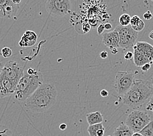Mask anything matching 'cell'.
Returning a JSON list of instances; mask_svg holds the SVG:
<instances>
[{
  "label": "cell",
  "mask_w": 153,
  "mask_h": 136,
  "mask_svg": "<svg viewBox=\"0 0 153 136\" xmlns=\"http://www.w3.org/2000/svg\"><path fill=\"white\" fill-rule=\"evenodd\" d=\"M58 91L53 83H43L26 100L24 107L33 113L49 110L56 102Z\"/></svg>",
  "instance_id": "cell-1"
},
{
  "label": "cell",
  "mask_w": 153,
  "mask_h": 136,
  "mask_svg": "<svg viewBox=\"0 0 153 136\" xmlns=\"http://www.w3.org/2000/svg\"><path fill=\"white\" fill-rule=\"evenodd\" d=\"M104 30H105V28H104V24H101L98 27V29H97V33H98L99 36H100L101 34L103 33Z\"/></svg>",
  "instance_id": "cell-27"
},
{
  "label": "cell",
  "mask_w": 153,
  "mask_h": 136,
  "mask_svg": "<svg viewBox=\"0 0 153 136\" xmlns=\"http://www.w3.org/2000/svg\"><path fill=\"white\" fill-rule=\"evenodd\" d=\"M133 49H134V52H133L134 62L137 67L141 68L143 65H144L145 64H147V63H149L148 61L146 60V58L141 54V52L137 49L136 47H135V45L133 47Z\"/></svg>",
  "instance_id": "cell-17"
},
{
  "label": "cell",
  "mask_w": 153,
  "mask_h": 136,
  "mask_svg": "<svg viewBox=\"0 0 153 136\" xmlns=\"http://www.w3.org/2000/svg\"><path fill=\"white\" fill-rule=\"evenodd\" d=\"M102 42L110 51L119 48V36L117 31L114 29L112 31L103 33Z\"/></svg>",
  "instance_id": "cell-11"
},
{
  "label": "cell",
  "mask_w": 153,
  "mask_h": 136,
  "mask_svg": "<svg viewBox=\"0 0 153 136\" xmlns=\"http://www.w3.org/2000/svg\"><path fill=\"white\" fill-rule=\"evenodd\" d=\"M108 95H109L108 91L105 89H103L100 91V96L103 97H106L108 96Z\"/></svg>",
  "instance_id": "cell-28"
},
{
  "label": "cell",
  "mask_w": 153,
  "mask_h": 136,
  "mask_svg": "<svg viewBox=\"0 0 153 136\" xmlns=\"http://www.w3.org/2000/svg\"><path fill=\"white\" fill-rule=\"evenodd\" d=\"M143 19L145 20H151L152 17L153 15L152 13L150 11V10H147V12H145L143 15Z\"/></svg>",
  "instance_id": "cell-23"
},
{
  "label": "cell",
  "mask_w": 153,
  "mask_h": 136,
  "mask_svg": "<svg viewBox=\"0 0 153 136\" xmlns=\"http://www.w3.org/2000/svg\"><path fill=\"white\" fill-rule=\"evenodd\" d=\"M100 56L102 59H105V58H107V56H108V53H107V51H103L100 52Z\"/></svg>",
  "instance_id": "cell-30"
},
{
  "label": "cell",
  "mask_w": 153,
  "mask_h": 136,
  "mask_svg": "<svg viewBox=\"0 0 153 136\" xmlns=\"http://www.w3.org/2000/svg\"><path fill=\"white\" fill-rule=\"evenodd\" d=\"M24 67L19 62L15 60H9L2 66L1 72L18 84L19 80L24 74Z\"/></svg>",
  "instance_id": "cell-8"
},
{
  "label": "cell",
  "mask_w": 153,
  "mask_h": 136,
  "mask_svg": "<svg viewBox=\"0 0 153 136\" xmlns=\"http://www.w3.org/2000/svg\"><path fill=\"white\" fill-rule=\"evenodd\" d=\"M152 15H153V14H152Z\"/></svg>",
  "instance_id": "cell-42"
},
{
  "label": "cell",
  "mask_w": 153,
  "mask_h": 136,
  "mask_svg": "<svg viewBox=\"0 0 153 136\" xmlns=\"http://www.w3.org/2000/svg\"><path fill=\"white\" fill-rule=\"evenodd\" d=\"M152 1H153V0H152Z\"/></svg>",
  "instance_id": "cell-41"
},
{
  "label": "cell",
  "mask_w": 153,
  "mask_h": 136,
  "mask_svg": "<svg viewBox=\"0 0 153 136\" xmlns=\"http://www.w3.org/2000/svg\"><path fill=\"white\" fill-rule=\"evenodd\" d=\"M37 41V35L33 31L27 30L24 33L19 41L21 47H31L36 45Z\"/></svg>",
  "instance_id": "cell-13"
},
{
  "label": "cell",
  "mask_w": 153,
  "mask_h": 136,
  "mask_svg": "<svg viewBox=\"0 0 153 136\" xmlns=\"http://www.w3.org/2000/svg\"><path fill=\"white\" fill-rule=\"evenodd\" d=\"M153 94V78L134 79L129 90L123 96V103L131 109H137L146 105Z\"/></svg>",
  "instance_id": "cell-2"
},
{
  "label": "cell",
  "mask_w": 153,
  "mask_h": 136,
  "mask_svg": "<svg viewBox=\"0 0 153 136\" xmlns=\"http://www.w3.org/2000/svg\"><path fill=\"white\" fill-rule=\"evenodd\" d=\"M134 132L126 123L121 122L119 126L115 128L113 136H131Z\"/></svg>",
  "instance_id": "cell-14"
},
{
  "label": "cell",
  "mask_w": 153,
  "mask_h": 136,
  "mask_svg": "<svg viewBox=\"0 0 153 136\" xmlns=\"http://www.w3.org/2000/svg\"><path fill=\"white\" fill-rule=\"evenodd\" d=\"M105 134V128H101L96 132V136H103Z\"/></svg>",
  "instance_id": "cell-29"
},
{
  "label": "cell",
  "mask_w": 153,
  "mask_h": 136,
  "mask_svg": "<svg viewBox=\"0 0 153 136\" xmlns=\"http://www.w3.org/2000/svg\"><path fill=\"white\" fill-rule=\"evenodd\" d=\"M130 24L132 29L137 32L142 31L145 27L144 22L137 15H134L131 17Z\"/></svg>",
  "instance_id": "cell-16"
},
{
  "label": "cell",
  "mask_w": 153,
  "mask_h": 136,
  "mask_svg": "<svg viewBox=\"0 0 153 136\" xmlns=\"http://www.w3.org/2000/svg\"><path fill=\"white\" fill-rule=\"evenodd\" d=\"M151 68V64L150 63H147V64H145L144 65H143L141 67V69L142 71L146 72L148 70H149Z\"/></svg>",
  "instance_id": "cell-25"
},
{
  "label": "cell",
  "mask_w": 153,
  "mask_h": 136,
  "mask_svg": "<svg viewBox=\"0 0 153 136\" xmlns=\"http://www.w3.org/2000/svg\"><path fill=\"white\" fill-rule=\"evenodd\" d=\"M19 5L11 0H0V18L10 19L15 16Z\"/></svg>",
  "instance_id": "cell-10"
},
{
  "label": "cell",
  "mask_w": 153,
  "mask_h": 136,
  "mask_svg": "<svg viewBox=\"0 0 153 136\" xmlns=\"http://www.w3.org/2000/svg\"><path fill=\"white\" fill-rule=\"evenodd\" d=\"M131 136H143L140 132H134Z\"/></svg>",
  "instance_id": "cell-35"
},
{
  "label": "cell",
  "mask_w": 153,
  "mask_h": 136,
  "mask_svg": "<svg viewBox=\"0 0 153 136\" xmlns=\"http://www.w3.org/2000/svg\"><path fill=\"white\" fill-rule=\"evenodd\" d=\"M130 20H131V16L128 15V14H123L121 16H120L119 22L120 23V25L121 26H128L130 25Z\"/></svg>",
  "instance_id": "cell-20"
},
{
  "label": "cell",
  "mask_w": 153,
  "mask_h": 136,
  "mask_svg": "<svg viewBox=\"0 0 153 136\" xmlns=\"http://www.w3.org/2000/svg\"><path fill=\"white\" fill-rule=\"evenodd\" d=\"M17 84L0 71V98L11 96L15 93Z\"/></svg>",
  "instance_id": "cell-9"
},
{
  "label": "cell",
  "mask_w": 153,
  "mask_h": 136,
  "mask_svg": "<svg viewBox=\"0 0 153 136\" xmlns=\"http://www.w3.org/2000/svg\"><path fill=\"white\" fill-rule=\"evenodd\" d=\"M140 133L143 136H153V120L142 128Z\"/></svg>",
  "instance_id": "cell-18"
},
{
  "label": "cell",
  "mask_w": 153,
  "mask_h": 136,
  "mask_svg": "<svg viewBox=\"0 0 153 136\" xmlns=\"http://www.w3.org/2000/svg\"><path fill=\"white\" fill-rule=\"evenodd\" d=\"M113 27V26L112 24H110V23H106L105 24H104V28H105V30L109 31V30H111V29H112Z\"/></svg>",
  "instance_id": "cell-31"
},
{
  "label": "cell",
  "mask_w": 153,
  "mask_h": 136,
  "mask_svg": "<svg viewBox=\"0 0 153 136\" xmlns=\"http://www.w3.org/2000/svg\"><path fill=\"white\" fill-rule=\"evenodd\" d=\"M11 1L14 3H15V4H17V5H19L20 3L22 2V0H11Z\"/></svg>",
  "instance_id": "cell-34"
},
{
  "label": "cell",
  "mask_w": 153,
  "mask_h": 136,
  "mask_svg": "<svg viewBox=\"0 0 153 136\" xmlns=\"http://www.w3.org/2000/svg\"><path fill=\"white\" fill-rule=\"evenodd\" d=\"M104 126L102 123L99 124H92V125H89L88 128V132L90 136H96V132H98V130L101 128H103Z\"/></svg>",
  "instance_id": "cell-19"
},
{
  "label": "cell",
  "mask_w": 153,
  "mask_h": 136,
  "mask_svg": "<svg viewBox=\"0 0 153 136\" xmlns=\"http://www.w3.org/2000/svg\"><path fill=\"white\" fill-rule=\"evenodd\" d=\"M149 38H150V39H151L152 40H153V30L152 31H151L150 33H149Z\"/></svg>",
  "instance_id": "cell-36"
},
{
  "label": "cell",
  "mask_w": 153,
  "mask_h": 136,
  "mask_svg": "<svg viewBox=\"0 0 153 136\" xmlns=\"http://www.w3.org/2000/svg\"><path fill=\"white\" fill-rule=\"evenodd\" d=\"M133 56H134L133 52L128 51V52H126V53H125L124 59H125V60H131V59L133 58Z\"/></svg>",
  "instance_id": "cell-24"
},
{
  "label": "cell",
  "mask_w": 153,
  "mask_h": 136,
  "mask_svg": "<svg viewBox=\"0 0 153 136\" xmlns=\"http://www.w3.org/2000/svg\"><path fill=\"white\" fill-rule=\"evenodd\" d=\"M82 28L85 33H88V31L90 30V29H91V26H90L88 23L85 24H83Z\"/></svg>",
  "instance_id": "cell-26"
},
{
  "label": "cell",
  "mask_w": 153,
  "mask_h": 136,
  "mask_svg": "<svg viewBox=\"0 0 153 136\" xmlns=\"http://www.w3.org/2000/svg\"><path fill=\"white\" fill-rule=\"evenodd\" d=\"M8 130L7 129L6 130H3L1 132H0V136H8V135L7 134V131Z\"/></svg>",
  "instance_id": "cell-33"
},
{
  "label": "cell",
  "mask_w": 153,
  "mask_h": 136,
  "mask_svg": "<svg viewBox=\"0 0 153 136\" xmlns=\"http://www.w3.org/2000/svg\"><path fill=\"white\" fill-rule=\"evenodd\" d=\"M134 79L135 75L131 71H118L116 73L114 86L120 96L123 97L129 90Z\"/></svg>",
  "instance_id": "cell-6"
},
{
  "label": "cell",
  "mask_w": 153,
  "mask_h": 136,
  "mask_svg": "<svg viewBox=\"0 0 153 136\" xmlns=\"http://www.w3.org/2000/svg\"><path fill=\"white\" fill-rule=\"evenodd\" d=\"M107 136H113V135H107Z\"/></svg>",
  "instance_id": "cell-39"
},
{
  "label": "cell",
  "mask_w": 153,
  "mask_h": 136,
  "mask_svg": "<svg viewBox=\"0 0 153 136\" xmlns=\"http://www.w3.org/2000/svg\"><path fill=\"white\" fill-rule=\"evenodd\" d=\"M135 47L140 51L141 54L146 58L149 63L153 62V46L150 43L145 41L136 42Z\"/></svg>",
  "instance_id": "cell-12"
},
{
  "label": "cell",
  "mask_w": 153,
  "mask_h": 136,
  "mask_svg": "<svg viewBox=\"0 0 153 136\" xmlns=\"http://www.w3.org/2000/svg\"><path fill=\"white\" fill-rule=\"evenodd\" d=\"M1 54L3 58H10L13 55V51L9 47H3L1 51Z\"/></svg>",
  "instance_id": "cell-21"
},
{
  "label": "cell",
  "mask_w": 153,
  "mask_h": 136,
  "mask_svg": "<svg viewBox=\"0 0 153 136\" xmlns=\"http://www.w3.org/2000/svg\"><path fill=\"white\" fill-rule=\"evenodd\" d=\"M151 120L152 117L147 111L134 109L128 115L126 124L133 132H140Z\"/></svg>",
  "instance_id": "cell-4"
},
{
  "label": "cell",
  "mask_w": 153,
  "mask_h": 136,
  "mask_svg": "<svg viewBox=\"0 0 153 136\" xmlns=\"http://www.w3.org/2000/svg\"><path fill=\"white\" fill-rule=\"evenodd\" d=\"M145 109L147 111H151V112L153 113V94L147 103L146 104Z\"/></svg>",
  "instance_id": "cell-22"
},
{
  "label": "cell",
  "mask_w": 153,
  "mask_h": 136,
  "mask_svg": "<svg viewBox=\"0 0 153 136\" xmlns=\"http://www.w3.org/2000/svg\"><path fill=\"white\" fill-rule=\"evenodd\" d=\"M45 8L49 15L63 17L70 13L71 3L70 0H47Z\"/></svg>",
  "instance_id": "cell-7"
},
{
  "label": "cell",
  "mask_w": 153,
  "mask_h": 136,
  "mask_svg": "<svg viewBox=\"0 0 153 136\" xmlns=\"http://www.w3.org/2000/svg\"><path fill=\"white\" fill-rule=\"evenodd\" d=\"M152 120H153V116H152Z\"/></svg>",
  "instance_id": "cell-40"
},
{
  "label": "cell",
  "mask_w": 153,
  "mask_h": 136,
  "mask_svg": "<svg viewBox=\"0 0 153 136\" xmlns=\"http://www.w3.org/2000/svg\"><path fill=\"white\" fill-rule=\"evenodd\" d=\"M1 68H2V64L1 62H0V71H1Z\"/></svg>",
  "instance_id": "cell-38"
},
{
  "label": "cell",
  "mask_w": 153,
  "mask_h": 136,
  "mask_svg": "<svg viewBox=\"0 0 153 136\" xmlns=\"http://www.w3.org/2000/svg\"><path fill=\"white\" fill-rule=\"evenodd\" d=\"M59 128H60V130L64 131L66 130V129H67V124L65 123H62L60 126H59Z\"/></svg>",
  "instance_id": "cell-32"
},
{
  "label": "cell",
  "mask_w": 153,
  "mask_h": 136,
  "mask_svg": "<svg viewBox=\"0 0 153 136\" xmlns=\"http://www.w3.org/2000/svg\"><path fill=\"white\" fill-rule=\"evenodd\" d=\"M42 73L36 69L35 71L29 74L24 73L17 84L15 94V99L19 102H25L26 100L35 92L38 87L43 83Z\"/></svg>",
  "instance_id": "cell-3"
},
{
  "label": "cell",
  "mask_w": 153,
  "mask_h": 136,
  "mask_svg": "<svg viewBox=\"0 0 153 136\" xmlns=\"http://www.w3.org/2000/svg\"><path fill=\"white\" fill-rule=\"evenodd\" d=\"M86 120L89 125L102 123L103 120V117L100 111H95L86 114Z\"/></svg>",
  "instance_id": "cell-15"
},
{
  "label": "cell",
  "mask_w": 153,
  "mask_h": 136,
  "mask_svg": "<svg viewBox=\"0 0 153 136\" xmlns=\"http://www.w3.org/2000/svg\"><path fill=\"white\" fill-rule=\"evenodd\" d=\"M119 36V48L124 50L131 49L137 42L138 32L130 26L119 25L115 27Z\"/></svg>",
  "instance_id": "cell-5"
},
{
  "label": "cell",
  "mask_w": 153,
  "mask_h": 136,
  "mask_svg": "<svg viewBox=\"0 0 153 136\" xmlns=\"http://www.w3.org/2000/svg\"><path fill=\"white\" fill-rule=\"evenodd\" d=\"M111 52H112V53L114 54H117V52H118V50H117V49H113V50H111Z\"/></svg>",
  "instance_id": "cell-37"
}]
</instances>
